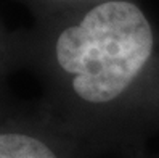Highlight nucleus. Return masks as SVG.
Wrapping results in <instances>:
<instances>
[{
    "instance_id": "f03ea898",
    "label": "nucleus",
    "mask_w": 159,
    "mask_h": 158,
    "mask_svg": "<svg viewBox=\"0 0 159 158\" xmlns=\"http://www.w3.org/2000/svg\"><path fill=\"white\" fill-rule=\"evenodd\" d=\"M82 144L64 132L58 141L23 131H0V158H93Z\"/></svg>"
},
{
    "instance_id": "f257e3e1",
    "label": "nucleus",
    "mask_w": 159,
    "mask_h": 158,
    "mask_svg": "<svg viewBox=\"0 0 159 158\" xmlns=\"http://www.w3.org/2000/svg\"><path fill=\"white\" fill-rule=\"evenodd\" d=\"M50 34L61 129L125 158L159 134V29L134 0L74 8Z\"/></svg>"
},
{
    "instance_id": "7ed1b4c3",
    "label": "nucleus",
    "mask_w": 159,
    "mask_h": 158,
    "mask_svg": "<svg viewBox=\"0 0 159 158\" xmlns=\"http://www.w3.org/2000/svg\"><path fill=\"white\" fill-rule=\"evenodd\" d=\"M50 2L57 3V5H61V7H64L66 12H69V10H74V8H80V7H85V5L105 2V0H50Z\"/></svg>"
},
{
    "instance_id": "20e7f679",
    "label": "nucleus",
    "mask_w": 159,
    "mask_h": 158,
    "mask_svg": "<svg viewBox=\"0 0 159 158\" xmlns=\"http://www.w3.org/2000/svg\"><path fill=\"white\" fill-rule=\"evenodd\" d=\"M130 158H159V155H156V156H145L143 152H140V153H137V155H134V156H130Z\"/></svg>"
}]
</instances>
